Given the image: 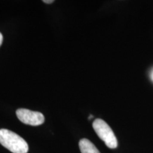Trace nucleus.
Segmentation results:
<instances>
[{
    "instance_id": "obj_1",
    "label": "nucleus",
    "mask_w": 153,
    "mask_h": 153,
    "mask_svg": "<svg viewBox=\"0 0 153 153\" xmlns=\"http://www.w3.org/2000/svg\"><path fill=\"white\" fill-rule=\"evenodd\" d=\"M0 144L13 153H27V143L16 133L7 129H0Z\"/></svg>"
},
{
    "instance_id": "obj_2",
    "label": "nucleus",
    "mask_w": 153,
    "mask_h": 153,
    "mask_svg": "<svg viewBox=\"0 0 153 153\" xmlns=\"http://www.w3.org/2000/svg\"><path fill=\"white\" fill-rule=\"evenodd\" d=\"M93 128L99 137L102 140L108 148L115 149L118 147V141L116 135L109 126L104 120L97 118L93 122Z\"/></svg>"
},
{
    "instance_id": "obj_3",
    "label": "nucleus",
    "mask_w": 153,
    "mask_h": 153,
    "mask_svg": "<svg viewBox=\"0 0 153 153\" xmlns=\"http://www.w3.org/2000/svg\"><path fill=\"white\" fill-rule=\"evenodd\" d=\"M16 114L19 120L27 125L37 126L42 125L45 121L43 114L41 112L33 111L26 108H19Z\"/></svg>"
},
{
    "instance_id": "obj_4",
    "label": "nucleus",
    "mask_w": 153,
    "mask_h": 153,
    "mask_svg": "<svg viewBox=\"0 0 153 153\" xmlns=\"http://www.w3.org/2000/svg\"><path fill=\"white\" fill-rule=\"evenodd\" d=\"M79 146L82 153H100L95 145L88 139L83 138L80 140Z\"/></svg>"
},
{
    "instance_id": "obj_5",
    "label": "nucleus",
    "mask_w": 153,
    "mask_h": 153,
    "mask_svg": "<svg viewBox=\"0 0 153 153\" xmlns=\"http://www.w3.org/2000/svg\"><path fill=\"white\" fill-rule=\"evenodd\" d=\"M43 2L46 3V4H51V3L54 2V1H53V0H44Z\"/></svg>"
},
{
    "instance_id": "obj_6",
    "label": "nucleus",
    "mask_w": 153,
    "mask_h": 153,
    "mask_svg": "<svg viewBox=\"0 0 153 153\" xmlns=\"http://www.w3.org/2000/svg\"><path fill=\"white\" fill-rule=\"evenodd\" d=\"M2 42H3V36L2 34L0 33V46H1V44H2Z\"/></svg>"
},
{
    "instance_id": "obj_7",
    "label": "nucleus",
    "mask_w": 153,
    "mask_h": 153,
    "mask_svg": "<svg viewBox=\"0 0 153 153\" xmlns=\"http://www.w3.org/2000/svg\"><path fill=\"white\" fill-rule=\"evenodd\" d=\"M151 79H152L153 81V70H152V73H151Z\"/></svg>"
},
{
    "instance_id": "obj_8",
    "label": "nucleus",
    "mask_w": 153,
    "mask_h": 153,
    "mask_svg": "<svg viewBox=\"0 0 153 153\" xmlns=\"http://www.w3.org/2000/svg\"><path fill=\"white\" fill-rule=\"evenodd\" d=\"M92 118H93L92 115H90V116H89V119H91Z\"/></svg>"
}]
</instances>
